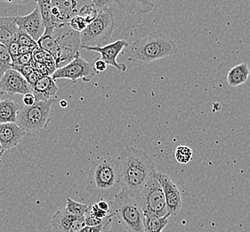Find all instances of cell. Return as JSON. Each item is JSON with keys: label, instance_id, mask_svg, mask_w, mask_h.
Returning a JSON list of instances; mask_svg holds the SVG:
<instances>
[{"label": "cell", "instance_id": "6da1fadb", "mask_svg": "<svg viewBox=\"0 0 250 232\" xmlns=\"http://www.w3.org/2000/svg\"><path fill=\"white\" fill-rule=\"evenodd\" d=\"M117 162L121 190L135 198L157 171L152 159L145 151L135 147H125Z\"/></svg>", "mask_w": 250, "mask_h": 232}, {"label": "cell", "instance_id": "7a4b0ae2", "mask_svg": "<svg viewBox=\"0 0 250 232\" xmlns=\"http://www.w3.org/2000/svg\"><path fill=\"white\" fill-rule=\"evenodd\" d=\"M86 188L92 195L110 202L121 190L117 159L103 157L93 161L87 177Z\"/></svg>", "mask_w": 250, "mask_h": 232}, {"label": "cell", "instance_id": "3957f363", "mask_svg": "<svg viewBox=\"0 0 250 232\" xmlns=\"http://www.w3.org/2000/svg\"><path fill=\"white\" fill-rule=\"evenodd\" d=\"M177 52L178 47L175 41L162 31L157 30L132 43L127 56L132 62L150 64L175 56Z\"/></svg>", "mask_w": 250, "mask_h": 232}, {"label": "cell", "instance_id": "277c9868", "mask_svg": "<svg viewBox=\"0 0 250 232\" xmlns=\"http://www.w3.org/2000/svg\"><path fill=\"white\" fill-rule=\"evenodd\" d=\"M110 212L127 232H145V213L135 197L120 190L110 201Z\"/></svg>", "mask_w": 250, "mask_h": 232}, {"label": "cell", "instance_id": "5b68a950", "mask_svg": "<svg viewBox=\"0 0 250 232\" xmlns=\"http://www.w3.org/2000/svg\"><path fill=\"white\" fill-rule=\"evenodd\" d=\"M113 10L103 12L80 32L81 46L102 47L109 44L115 25Z\"/></svg>", "mask_w": 250, "mask_h": 232}, {"label": "cell", "instance_id": "8992f818", "mask_svg": "<svg viewBox=\"0 0 250 232\" xmlns=\"http://www.w3.org/2000/svg\"><path fill=\"white\" fill-rule=\"evenodd\" d=\"M54 101L36 102L33 106L20 107L16 124L25 133H39L44 131L50 121Z\"/></svg>", "mask_w": 250, "mask_h": 232}, {"label": "cell", "instance_id": "52a82bcc", "mask_svg": "<svg viewBox=\"0 0 250 232\" xmlns=\"http://www.w3.org/2000/svg\"><path fill=\"white\" fill-rule=\"evenodd\" d=\"M57 44V53L55 61L57 69L59 66H64L80 55L81 47L80 33L72 30L69 24L55 26L53 29Z\"/></svg>", "mask_w": 250, "mask_h": 232}, {"label": "cell", "instance_id": "ba28073f", "mask_svg": "<svg viewBox=\"0 0 250 232\" xmlns=\"http://www.w3.org/2000/svg\"><path fill=\"white\" fill-rule=\"evenodd\" d=\"M135 199L145 214H152L158 217L169 215L164 193L154 174Z\"/></svg>", "mask_w": 250, "mask_h": 232}, {"label": "cell", "instance_id": "9c48e42d", "mask_svg": "<svg viewBox=\"0 0 250 232\" xmlns=\"http://www.w3.org/2000/svg\"><path fill=\"white\" fill-rule=\"evenodd\" d=\"M96 74L94 65L86 62L80 55L66 66L59 67L52 75L54 80L67 79L76 83L79 80L89 82Z\"/></svg>", "mask_w": 250, "mask_h": 232}, {"label": "cell", "instance_id": "30bf717a", "mask_svg": "<svg viewBox=\"0 0 250 232\" xmlns=\"http://www.w3.org/2000/svg\"><path fill=\"white\" fill-rule=\"evenodd\" d=\"M154 177L160 183L165 196L166 204L169 215H176L180 212L183 206V199L179 188L175 185L170 177L162 172L156 171Z\"/></svg>", "mask_w": 250, "mask_h": 232}, {"label": "cell", "instance_id": "8fae6325", "mask_svg": "<svg viewBox=\"0 0 250 232\" xmlns=\"http://www.w3.org/2000/svg\"><path fill=\"white\" fill-rule=\"evenodd\" d=\"M52 15L55 26L69 24L70 20L79 14L81 1L53 0Z\"/></svg>", "mask_w": 250, "mask_h": 232}, {"label": "cell", "instance_id": "7c38bea8", "mask_svg": "<svg viewBox=\"0 0 250 232\" xmlns=\"http://www.w3.org/2000/svg\"><path fill=\"white\" fill-rule=\"evenodd\" d=\"M0 92L11 96L16 94L24 96L31 93V91L29 83L18 71L9 69L0 78Z\"/></svg>", "mask_w": 250, "mask_h": 232}, {"label": "cell", "instance_id": "4fadbf2b", "mask_svg": "<svg viewBox=\"0 0 250 232\" xmlns=\"http://www.w3.org/2000/svg\"><path fill=\"white\" fill-rule=\"evenodd\" d=\"M16 24L21 30L25 31L36 42L45 33V25L40 15V9L36 5L34 10L29 15L15 17Z\"/></svg>", "mask_w": 250, "mask_h": 232}, {"label": "cell", "instance_id": "5bb4252c", "mask_svg": "<svg viewBox=\"0 0 250 232\" xmlns=\"http://www.w3.org/2000/svg\"><path fill=\"white\" fill-rule=\"evenodd\" d=\"M127 46L128 43L126 41L124 40H119L102 47H91V46H81V47L85 50L94 51V52L99 53L101 55V59L104 61L108 66H113L119 71L124 72L126 71L127 67L123 63L119 64L117 62V57L121 53V51L124 49V47Z\"/></svg>", "mask_w": 250, "mask_h": 232}, {"label": "cell", "instance_id": "9a60e30c", "mask_svg": "<svg viewBox=\"0 0 250 232\" xmlns=\"http://www.w3.org/2000/svg\"><path fill=\"white\" fill-rule=\"evenodd\" d=\"M30 91L35 96L36 102L51 101L57 97L58 87L52 76H43L30 86Z\"/></svg>", "mask_w": 250, "mask_h": 232}, {"label": "cell", "instance_id": "2e32d148", "mask_svg": "<svg viewBox=\"0 0 250 232\" xmlns=\"http://www.w3.org/2000/svg\"><path fill=\"white\" fill-rule=\"evenodd\" d=\"M25 135L16 123L0 124V144L5 151L18 146Z\"/></svg>", "mask_w": 250, "mask_h": 232}, {"label": "cell", "instance_id": "e0dca14e", "mask_svg": "<svg viewBox=\"0 0 250 232\" xmlns=\"http://www.w3.org/2000/svg\"><path fill=\"white\" fill-rule=\"evenodd\" d=\"M250 75L249 66L242 63L232 67L227 74V83L230 88H237L245 84Z\"/></svg>", "mask_w": 250, "mask_h": 232}, {"label": "cell", "instance_id": "ac0fdd59", "mask_svg": "<svg viewBox=\"0 0 250 232\" xmlns=\"http://www.w3.org/2000/svg\"><path fill=\"white\" fill-rule=\"evenodd\" d=\"M20 106L11 98L0 100V124L16 123Z\"/></svg>", "mask_w": 250, "mask_h": 232}, {"label": "cell", "instance_id": "d6986e66", "mask_svg": "<svg viewBox=\"0 0 250 232\" xmlns=\"http://www.w3.org/2000/svg\"><path fill=\"white\" fill-rule=\"evenodd\" d=\"M77 217L70 214L65 208L57 211L52 217V232H70V226Z\"/></svg>", "mask_w": 250, "mask_h": 232}, {"label": "cell", "instance_id": "ffe728a7", "mask_svg": "<svg viewBox=\"0 0 250 232\" xmlns=\"http://www.w3.org/2000/svg\"><path fill=\"white\" fill-rule=\"evenodd\" d=\"M18 26L15 17H0V43L6 45L15 40Z\"/></svg>", "mask_w": 250, "mask_h": 232}, {"label": "cell", "instance_id": "44dd1931", "mask_svg": "<svg viewBox=\"0 0 250 232\" xmlns=\"http://www.w3.org/2000/svg\"><path fill=\"white\" fill-rule=\"evenodd\" d=\"M145 232H162L168 224V218L170 215L164 217H158L152 214H145Z\"/></svg>", "mask_w": 250, "mask_h": 232}, {"label": "cell", "instance_id": "7402d4cb", "mask_svg": "<svg viewBox=\"0 0 250 232\" xmlns=\"http://www.w3.org/2000/svg\"><path fill=\"white\" fill-rule=\"evenodd\" d=\"M36 3L40 9V15L44 23L45 30L55 27L52 15V2L48 0H39Z\"/></svg>", "mask_w": 250, "mask_h": 232}, {"label": "cell", "instance_id": "603a6c76", "mask_svg": "<svg viewBox=\"0 0 250 232\" xmlns=\"http://www.w3.org/2000/svg\"><path fill=\"white\" fill-rule=\"evenodd\" d=\"M122 5L123 9L129 12L148 13L153 9L154 5L150 1H131V2H118Z\"/></svg>", "mask_w": 250, "mask_h": 232}, {"label": "cell", "instance_id": "cb8c5ba5", "mask_svg": "<svg viewBox=\"0 0 250 232\" xmlns=\"http://www.w3.org/2000/svg\"><path fill=\"white\" fill-rule=\"evenodd\" d=\"M87 209H88V206L77 202L71 197L67 198L65 210L70 214H72L74 216H79V217L85 216V213L87 212Z\"/></svg>", "mask_w": 250, "mask_h": 232}, {"label": "cell", "instance_id": "d4e9b609", "mask_svg": "<svg viewBox=\"0 0 250 232\" xmlns=\"http://www.w3.org/2000/svg\"><path fill=\"white\" fill-rule=\"evenodd\" d=\"M193 156V152L189 146H179L176 147L175 152V158L177 162L180 164L189 163Z\"/></svg>", "mask_w": 250, "mask_h": 232}, {"label": "cell", "instance_id": "484cf974", "mask_svg": "<svg viewBox=\"0 0 250 232\" xmlns=\"http://www.w3.org/2000/svg\"><path fill=\"white\" fill-rule=\"evenodd\" d=\"M12 59L7 50L6 46L0 43V78L5 74V71L11 69Z\"/></svg>", "mask_w": 250, "mask_h": 232}, {"label": "cell", "instance_id": "4316f807", "mask_svg": "<svg viewBox=\"0 0 250 232\" xmlns=\"http://www.w3.org/2000/svg\"><path fill=\"white\" fill-rule=\"evenodd\" d=\"M114 216H110L103 224L98 225V226H93V227L85 226L80 232H111V225H112V218Z\"/></svg>", "mask_w": 250, "mask_h": 232}, {"label": "cell", "instance_id": "83f0119b", "mask_svg": "<svg viewBox=\"0 0 250 232\" xmlns=\"http://www.w3.org/2000/svg\"><path fill=\"white\" fill-rule=\"evenodd\" d=\"M15 40L21 46H27L34 47V48L38 46L37 42L30 36L28 35L25 31L21 30L19 28H18V32H17Z\"/></svg>", "mask_w": 250, "mask_h": 232}, {"label": "cell", "instance_id": "f1b7e54d", "mask_svg": "<svg viewBox=\"0 0 250 232\" xmlns=\"http://www.w3.org/2000/svg\"><path fill=\"white\" fill-rule=\"evenodd\" d=\"M32 60H33L32 53H27V54H24V55H20V56H17L16 58L12 60L11 69H14V68H16V67H20V66L30 65Z\"/></svg>", "mask_w": 250, "mask_h": 232}, {"label": "cell", "instance_id": "f546056e", "mask_svg": "<svg viewBox=\"0 0 250 232\" xmlns=\"http://www.w3.org/2000/svg\"><path fill=\"white\" fill-rule=\"evenodd\" d=\"M87 25H88V23H86V21L80 15H77L75 17H73L69 23V26L70 28L72 30L77 31V32H80V33L85 30Z\"/></svg>", "mask_w": 250, "mask_h": 232}, {"label": "cell", "instance_id": "4dcf8cb0", "mask_svg": "<svg viewBox=\"0 0 250 232\" xmlns=\"http://www.w3.org/2000/svg\"><path fill=\"white\" fill-rule=\"evenodd\" d=\"M87 212H89L93 217L98 220H105L110 214V212H104L103 210H101L100 208L97 207L96 203L88 206Z\"/></svg>", "mask_w": 250, "mask_h": 232}, {"label": "cell", "instance_id": "1f68e13d", "mask_svg": "<svg viewBox=\"0 0 250 232\" xmlns=\"http://www.w3.org/2000/svg\"><path fill=\"white\" fill-rule=\"evenodd\" d=\"M7 50L11 56V59H15L17 56H19V48H20V44L17 42L16 40L11 41L8 44H6Z\"/></svg>", "mask_w": 250, "mask_h": 232}, {"label": "cell", "instance_id": "d6a6232c", "mask_svg": "<svg viewBox=\"0 0 250 232\" xmlns=\"http://www.w3.org/2000/svg\"><path fill=\"white\" fill-rule=\"evenodd\" d=\"M85 227V216L76 218L70 226V232H80L83 228Z\"/></svg>", "mask_w": 250, "mask_h": 232}, {"label": "cell", "instance_id": "836d02e7", "mask_svg": "<svg viewBox=\"0 0 250 232\" xmlns=\"http://www.w3.org/2000/svg\"><path fill=\"white\" fill-rule=\"evenodd\" d=\"M13 70L18 71V72L20 73L21 75L22 76L24 79H26L28 76L30 75L31 72H33V71H35V70H34V68H33V66H31V64H30V65H28V66L16 67V68H14Z\"/></svg>", "mask_w": 250, "mask_h": 232}, {"label": "cell", "instance_id": "e575fe53", "mask_svg": "<svg viewBox=\"0 0 250 232\" xmlns=\"http://www.w3.org/2000/svg\"><path fill=\"white\" fill-rule=\"evenodd\" d=\"M108 67V65L106 64L104 61L99 59V60H96L94 64V68H95L96 73H99V72H103V71H105Z\"/></svg>", "mask_w": 250, "mask_h": 232}, {"label": "cell", "instance_id": "d590c367", "mask_svg": "<svg viewBox=\"0 0 250 232\" xmlns=\"http://www.w3.org/2000/svg\"><path fill=\"white\" fill-rule=\"evenodd\" d=\"M41 77H43V76L40 75L38 71H34L33 72H31L30 75L26 78L25 80L29 83L30 87L32 86L33 84H35L36 82L39 81Z\"/></svg>", "mask_w": 250, "mask_h": 232}, {"label": "cell", "instance_id": "8d00e7d4", "mask_svg": "<svg viewBox=\"0 0 250 232\" xmlns=\"http://www.w3.org/2000/svg\"><path fill=\"white\" fill-rule=\"evenodd\" d=\"M97 207L100 208L101 210H103L104 212H110V202L105 199H100L98 202H96Z\"/></svg>", "mask_w": 250, "mask_h": 232}, {"label": "cell", "instance_id": "74e56055", "mask_svg": "<svg viewBox=\"0 0 250 232\" xmlns=\"http://www.w3.org/2000/svg\"><path fill=\"white\" fill-rule=\"evenodd\" d=\"M22 103H23L24 106H33L36 103L35 96H33L32 93L26 94L22 98Z\"/></svg>", "mask_w": 250, "mask_h": 232}, {"label": "cell", "instance_id": "f35d334b", "mask_svg": "<svg viewBox=\"0 0 250 232\" xmlns=\"http://www.w3.org/2000/svg\"><path fill=\"white\" fill-rule=\"evenodd\" d=\"M35 48H34V47H30V46H27L20 45L19 56H20V55H24V54H27V53H32Z\"/></svg>", "mask_w": 250, "mask_h": 232}, {"label": "cell", "instance_id": "ab89813d", "mask_svg": "<svg viewBox=\"0 0 250 232\" xmlns=\"http://www.w3.org/2000/svg\"><path fill=\"white\" fill-rule=\"evenodd\" d=\"M60 106H62V108H65V107H67V106H68V103H67L66 100H62V101L60 102Z\"/></svg>", "mask_w": 250, "mask_h": 232}, {"label": "cell", "instance_id": "60d3db41", "mask_svg": "<svg viewBox=\"0 0 250 232\" xmlns=\"http://www.w3.org/2000/svg\"><path fill=\"white\" fill-rule=\"evenodd\" d=\"M4 153H5V150L3 149V147H2L1 144H0V157L3 156V154H4Z\"/></svg>", "mask_w": 250, "mask_h": 232}, {"label": "cell", "instance_id": "b9f144b4", "mask_svg": "<svg viewBox=\"0 0 250 232\" xmlns=\"http://www.w3.org/2000/svg\"><path fill=\"white\" fill-rule=\"evenodd\" d=\"M4 96H5V94H4V93H2V92H0V100L4 98Z\"/></svg>", "mask_w": 250, "mask_h": 232}]
</instances>
